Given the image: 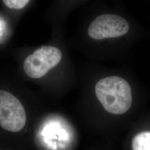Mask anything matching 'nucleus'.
Masks as SVG:
<instances>
[{
    "mask_svg": "<svg viewBox=\"0 0 150 150\" xmlns=\"http://www.w3.org/2000/svg\"><path fill=\"white\" fill-rule=\"evenodd\" d=\"M4 4L11 9L20 10L23 8L30 2L28 0H4Z\"/></svg>",
    "mask_w": 150,
    "mask_h": 150,
    "instance_id": "obj_6",
    "label": "nucleus"
},
{
    "mask_svg": "<svg viewBox=\"0 0 150 150\" xmlns=\"http://www.w3.org/2000/svg\"><path fill=\"white\" fill-rule=\"evenodd\" d=\"M133 150H150V132L136 134L132 140Z\"/></svg>",
    "mask_w": 150,
    "mask_h": 150,
    "instance_id": "obj_5",
    "label": "nucleus"
},
{
    "mask_svg": "<svg viewBox=\"0 0 150 150\" xmlns=\"http://www.w3.org/2000/svg\"><path fill=\"white\" fill-rule=\"evenodd\" d=\"M95 93L103 108L112 114L126 112L132 105L131 87L120 77L110 76L100 80L95 86Z\"/></svg>",
    "mask_w": 150,
    "mask_h": 150,
    "instance_id": "obj_1",
    "label": "nucleus"
},
{
    "mask_svg": "<svg viewBox=\"0 0 150 150\" xmlns=\"http://www.w3.org/2000/svg\"><path fill=\"white\" fill-rule=\"evenodd\" d=\"M62 54L54 46H41L29 55L23 63L26 74L32 79H40L59 64Z\"/></svg>",
    "mask_w": 150,
    "mask_h": 150,
    "instance_id": "obj_3",
    "label": "nucleus"
},
{
    "mask_svg": "<svg viewBox=\"0 0 150 150\" xmlns=\"http://www.w3.org/2000/svg\"><path fill=\"white\" fill-rule=\"evenodd\" d=\"M26 113L20 101L8 91L0 90V126L6 131L17 132L24 127Z\"/></svg>",
    "mask_w": 150,
    "mask_h": 150,
    "instance_id": "obj_2",
    "label": "nucleus"
},
{
    "mask_svg": "<svg viewBox=\"0 0 150 150\" xmlns=\"http://www.w3.org/2000/svg\"><path fill=\"white\" fill-rule=\"evenodd\" d=\"M129 23L121 16L104 14L97 16L92 22L88 29V33L95 40L118 38L127 33Z\"/></svg>",
    "mask_w": 150,
    "mask_h": 150,
    "instance_id": "obj_4",
    "label": "nucleus"
}]
</instances>
